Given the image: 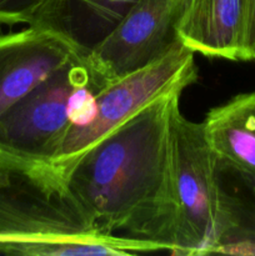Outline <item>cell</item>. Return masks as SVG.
I'll return each mask as SVG.
<instances>
[{"label":"cell","mask_w":255,"mask_h":256,"mask_svg":"<svg viewBox=\"0 0 255 256\" xmlns=\"http://www.w3.org/2000/svg\"><path fill=\"white\" fill-rule=\"evenodd\" d=\"M255 52V0H246V19L244 29L245 62L252 60Z\"/></svg>","instance_id":"cell-12"},{"label":"cell","mask_w":255,"mask_h":256,"mask_svg":"<svg viewBox=\"0 0 255 256\" xmlns=\"http://www.w3.org/2000/svg\"><path fill=\"white\" fill-rule=\"evenodd\" d=\"M194 55L176 40L154 62L100 88L92 118L70 128L52 168L62 175L88 150L150 102L194 84L198 80Z\"/></svg>","instance_id":"cell-4"},{"label":"cell","mask_w":255,"mask_h":256,"mask_svg":"<svg viewBox=\"0 0 255 256\" xmlns=\"http://www.w3.org/2000/svg\"><path fill=\"white\" fill-rule=\"evenodd\" d=\"M136 0H44L30 25L69 38L85 55L125 16Z\"/></svg>","instance_id":"cell-10"},{"label":"cell","mask_w":255,"mask_h":256,"mask_svg":"<svg viewBox=\"0 0 255 256\" xmlns=\"http://www.w3.org/2000/svg\"><path fill=\"white\" fill-rule=\"evenodd\" d=\"M168 252L159 242L102 232L52 165L0 164V255L90 256Z\"/></svg>","instance_id":"cell-3"},{"label":"cell","mask_w":255,"mask_h":256,"mask_svg":"<svg viewBox=\"0 0 255 256\" xmlns=\"http://www.w3.org/2000/svg\"><path fill=\"white\" fill-rule=\"evenodd\" d=\"M44 0H0V24L30 25Z\"/></svg>","instance_id":"cell-11"},{"label":"cell","mask_w":255,"mask_h":256,"mask_svg":"<svg viewBox=\"0 0 255 256\" xmlns=\"http://www.w3.org/2000/svg\"><path fill=\"white\" fill-rule=\"evenodd\" d=\"M186 0H136L85 62L96 90L162 56L178 40Z\"/></svg>","instance_id":"cell-6"},{"label":"cell","mask_w":255,"mask_h":256,"mask_svg":"<svg viewBox=\"0 0 255 256\" xmlns=\"http://www.w3.org/2000/svg\"><path fill=\"white\" fill-rule=\"evenodd\" d=\"M202 126L220 166L234 170L255 189V92L210 109Z\"/></svg>","instance_id":"cell-9"},{"label":"cell","mask_w":255,"mask_h":256,"mask_svg":"<svg viewBox=\"0 0 255 256\" xmlns=\"http://www.w3.org/2000/svg\"><path fill=\"white\" fill-rule=\"evenodd\" d=\"M222 169L202 122L186 119L175 102L170 115L165 182L148 240L174 254L228 252L250 239L240 209L220 180Z\"/></svg>","instance_id":"cell-2"},{"label":"cell","mask_w":255,"mask_h":256,"mask_svg":"<svg viewBox=\"0 0 255 256\" xmlns=\"http://www.w3.org/2000/svg\"><path fill=\"white\" fill-rule=\"evenodd\" d=\"M88 84L92 82L82 58L9 108L0 116V164L52 166L72 124V98Z\"/></svg>","instance_id":"cell-5"},{"label":"cell","mask_w":255,"mask_h":256,"mask_svg":"<svg viewBox=\"0 0 255 256\" xmlns=\"http://www.w3.org/2000/svg\"><path fill=\"white\" fill-rule=\"evenodd\" d=\"M252 60H254V62H255V52H254V55H252Z\"/></svg>","instance_id":"cell-13"},{"label":"cell","mask_w":255,"mask_h":256,"mask_svg":"<svg viewBox=\"0 0 255 256\" xmlns=\"http://www.w3.org/2000/svg\"><path fill=\"white\" fill-rule=\"evenodd\" d=\"M246 0H186L176 38L195 54L245 62Z\"/></svg>","instance_id":"cell-8"},{"label":"cell","mask_w":255,"mask_h":256,"mask_svg":"<svg viewBox=\"0 0 255 256\" xmlns=\"http://www.w3.org/2000/svg\"><path fill=\"white\" fill-rule=\"evenodd\" d=\"M182 94L150 102L62 174L102 232L148 240L165 182L170 115Z\"/></svg>","instance_id":"cell-1"},{"label":"cell","mask_w":255,"mask_h":256,"mask_svg":"<svg viewBox=\"0 0 255 256\" xmlns=\"http://www.w3.org/2000/svg\"><path fill=\"white\" fill-rule=\"evenodd\" d=\"M85 54L65 35L39 25L0 35V116Z\"/></svg>","instance_id":"cell-7"}]
</instances>
